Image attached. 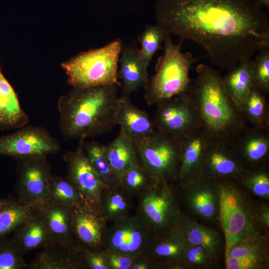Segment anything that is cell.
<instances>
[{
    "label": "cell",
    "instance_id": "16",
    "mask_svg": "<svg viewBox=\"0 0 269 269\" xmlns=\"http://www.w3.org/2000/svg\"><path fill=\"white\" fill-rule=\"evenodd\" d=\"M230 145L247 170L268 166L269 128L249 127Z\"/></svg>",
    "mask_w": 269,
    "mask_h": 269
},
{
    "label": "cell",
    "instance_id": "7",
    "mask_svg": "<svg viewBox=\"0 0 269 269\" xmlns=\"http://www.w3.org/2000/svg\"><path fill=\"white\" fill-rule=\"evenodd\" d=\"M136 214L155 236L176 228L182 214L173 183H156L138 196Z\"/></svg>",
    "mask_w": 269,
    "mask_h": 269
},
{
    "label": "cell",
    "instance_id": "46",
    "mask_svg": "<svg viewBox=\"0 0 269 269\" xmlns=\"http://www.w3.org/2000/svg\"><path fill=\"white\" fill-rule=\"evenodd\" d=\"M255 3L260 7H264L267 9H269V0H254Z\"/></svg>",
    "mask_w": 269,
    "mask_h": 269
},
{
    "label": "cell",
    "instance_id": "15",
    "mask_svg": "<svg viewBox=\"0 0 269 269\" xmlns=\"http://www.w3.org/2000/svg\"><path fill=\"white\" fill-rule=\"evenodd\" d=\"M247 170L230 145H208L202 161L201 177L215 181L236 180Z\"/></svg>",
    "mask_w": 269,
    "mask_h": 269
},
{
    "label": "cell",
    "instance_id": "30",
    "mask_svg": "<svg viewBox=\"0 0 269 269\" xmlns=\"http://www.w3.org/2000/svg\"><path fill=\"white\" fill-rule=\"evenodd\" d=\"M267 97L254 87L239 105L245 120L252 127L269 128V104Z\"/></svg>",
    "mask_w": 269,
    "mask_h": 269
},
{
    "label": "cell",
    "instance_id": "37",
    "mask_svg": "<svg viewBox=\"0 0 269 269\" xmlns=\"http://www.w3.org/2000/svg\"><path fill=\"white\" fill-rule=\"evenodd\" d=\"M248 257L268 260L267 246L260 233L249 236L233 247L225 256Z\"/></svg>",
    "mask_w": 269,
    "mask_h": 269
},
{
    "label": "cell",
    "instance_id": "26",
    "mask_svg": "<svg viewBox=\"0 0 269 269\" xmlns=\"http://www.w3.org/2000/svg\"><path fill=\"white\" fill-rule=\"evenodd\" d=\"M175 229L180 234L187 244L202 246L215 255L220 251L221 238L219 233L183 213Z\"/></svg>",
    "mask_w": 269,
    "mask_h": 269
},
{
    "label": "cell",
    "instance_id": "8",
    "mask_svg": "<svg viewBox=\"0 0 269 269\" xmlns=\"http://www.w3.org/2000/svg\"><path fill=\"white\" fill-rule=\"evenodd\" d=\"M138 162L156 183L176 182L180 163V141L156 130L135 144Z\"/></svg>",
    "mask_w": 269,
    "mask_h": 269
},
{
    "label": "cell",
    "instance_id": "17",
    "mask_svg": "<svg viewBox=\"0 0 269 269\" xmlns=\"http://www.w3.org/2000/svg\"><path fill=\"white\" fill-rule=\"evenodd\" d=\"M76 239L82 246L93 251H103L107 220L100 210L85 204L72 208Z\"/></svg>",
    "mask_w": 269,
    "mask_h": 269
},
{
    "label": "cell",
    "instance_id": "32",
    "mask_svg": "<svg viewBox=\"0 0 269 269\" xmlns=\"http://www.w3.org/2000/svg\"><path fill=\"white\" fill-rule=\"evenodd\" d=\"M37 211V209L18 200L9 199L0 211V239L12 233Z\"/></svg>",
    "mask_w": 269,
    "mask_h": 269
},
{
    "label": "cell",
    "instance_id": "5",
    "mask_svg": "<svg viewBox=\"0 0 269 269\" xmlns=\"http://www.w3.org/2000/svg\"><path fill=\"white\" fill-rule=\"evenodd\" d=\"M117 38L100 48L82 52L62 64L73 88L104 85L120 86L118 78L122 47Z\"/></svg>",
    "mask_w": 269,
    "mask_h": 269
},
{
    "label": "cell",
    "instance_id": "29",
    "mask_svg": "<svg viewBox=\"0 0 269 269\" xmlns=\"http://www.w3.org/2000/svg\"><path fill=\"white\" fill-rule=\"evenodd\" d=\"M132 198L119 185L106 186L101 195L100 207L107 221L114 222L130 215Z\"/></svg>",
    "mask_w": 269,
    "mask_h": 269
},
{
    "label": "cell",
    "instance_id": "21",
    "mask_svg": "<svg viewBox=\"0 0 269 269\" xmlns=\"http://www.w3.org/2000/svg\"><path fill=\"white\" fill-rule=\"evenodd\" d=\"M187 245L180 234L174 229L154 237L146 252L153 260L156 269H185L183 257Z\"/></svg>",
    "mask_w": 269,
    "mask_h": 269
},
{
    "label": "cell",
    "instance_id": "47",
    "mask_svg": "<svg viewBox=\"0 0 269 269\" xmlns=\"http://www.w3.org/2000/svg\"><path fill=\"white\" fill-rule=\"evenodd\" d=\"M9 199H0V211L8 201Z\"/></svg>",
    "mask_w": 269,
    "mask_h": 269
},
{
    "label": "cell",
    "instance_id": "35",
    "mask_svg": "<svg viewBox=\"0 0 269 269\" xmlns=\"http://www.w3.org/2000/svg\"><path fill=\"white\" fill-rule=\"evenodd\" d=\"M259 198L269 199V172L268 166L247 170L237 180Z\"/></svg>",
    "mask_w": 269,
    "mask_h": 269
},
{
    "label": "cell",
    "instance_id": "36",
    "mask_svg": "<svg viewBox=\"0 0 269 269\" xmlns=\"http://www.w3.org/2000/svg\"><path fill=\"white\" fill-rule=\"evenodd\" d=\"M166 35L157 24H148L138 37L141 46L139 51L147 66L154 55L161 48Z\"/></svg>",
    "mask_w": 269,
    "mask_h": 269
},
{
    "label": "cell",
    "instance_id": "10",
    "mask_svg": "<svg viewBox=\"0 0 269 269\" xmlns=\"http://www.w3.org/2000/svg\"><path fill=\"white\" fill-rule=\"evenodd\" d=\"M155 128L179 141L199 128L196 112L186 92L156 105Z\"/></svg>",
    "mask_w": 269,
    "mask_h": 269
},
{
    "label": "cell",
    "instance_id": "39",
    "mask_svg": "<svg viewBox=\"0 0 269 269\" xmlns=\"http://www.w3.org/2000/svg\"><path fill=\"white\" fill-rule=\"evenodd\" d=\"M254 87L266 96L269 94V47L259 51L253 61Z\"/></svg>",
    "mask_w": 269,
    "mask_h": 269
},
{
    "label": "cell",
    "instance_id": "44",
    "mask_svg": "<svg viewBox=\"0 0 269 269\" xmlns=\"http://www.w3.org/2000/svg\"><path fill=\"white\" fill-rule=\"evenodd\" d=\"M254 215L258 225L264 229L269 228V207L267 204H261L254 207Z\"/></svg>",
    "mask_w": 269,
    "mask_h": 269
},
{
    "label": "cell",
    "instance_id": "18",
    "mask_svg": "<svg viewBox=\"0 0 269 269\" xmlns=\"http://www.w3.org/2000/svg\"><path fill=\"white\" fill-rule=\"evenodd\" d=\"M28 269H88L81 245L64 246L53 241L42 248Z\"/></svg>",
    "mask_w": 269,
    "mask_h": 269
},
{
    "label": "cell",
    "instance_id": "45",
    "mask_svg": "<svg viewBox=\"0 0 269 269\" xmlns=\"http://www.w3.org/2000/svg\"><path fill=\"white\" fill-rule=\"evenodd\" d=\"M131 269H156L154 262L146 252L134 257Z\"/></svg>",
    "mask_w": 269,
    "mask_h": 269
},
{
    "label": "cell",
    "instance_id": "12",
    "mask_svg": "<svg viewBox=\"0 0 269 269\" xmlns=\"http://www.w3.org/2000/svg\"><path fill=\"white\" fill-rule=\"evenodd\" d=\"M154 237L136 214L129 215L107 226L104 236L105 249L135 257L147 251Z\"/></svg>",
    "mask_w": 269,
    "mask_h": 269
},
{
    "label": "cell",
    "instance_id": "4",
    "mask_svg": "<svg viewBox=\"0 0 269 269\" xmlns=\"http://www.w3.org/2000/svg\"><path fill=\"white\" fill-rule=\"evenodd\" d=\"M182 40L174 44L166 34L163 53L157 60L155 73L149 77L143 88L144 98L149 106L186 92L191 83L189 71L196 61L190 52L181 51Z\"/></svg>",
    "mask_w": 269,
    "mask_h": 269
},
{
    "label": "cell",
    "instance_id": "38",
    "mask_svg": "<svg viewBox=\"0 0 269 269\" xmlns=\"http://www.w3.org/2000/svg\"><path fill=\"white\" fill-rule=\"evenodd\" d=\"M23 253L9 235L0 239V269H28Z\"/></svg>",
    "mask_w": 269,
    "mask_h": 269
},
{
    "label": "cell",
    "instance_id": "14",
    "mask_svg": "<svg viewBox=\"0 0 269 269\" xmlns=\"http://www.w3.org/2000/svg\"><path fill=\"white\" fill-rule=\"evenodd\" d=\"M186 207L207 222L218 221L219 189L217 181L199 177L179 185Z\"/></svg>",
    "mask_w": 269,
    "mask_h": 269
},
{
    "label": "cell",
    "instance_id": "28",
    "mask_svg": "<svg viewBox=\"0 0 269 269\" xmlns=\"http://www.w3.org/2000/svg\"><path fill=\"white\" fill-rule=\"evenodd\" d=\"M223 81L227 92L239 106L254 87L253 61L247 59L241 61L223 77Z\"/></svg>",
    "mask_w": 269,
    "mask_h": 269
},
{
    "label": "cell",
    "instance_id": "19",
    "mask_svg": "<svg viewBox=\"0 0 269 269\" xmlns=\"http://www.w3.org/2000/svg\"><path fill=\"white\" fill-rule=\"evenodd\" d=\"M116 124L135 144L147 138L156 131L148 114L134 105L129 96L125 95L119 98Z\"/></svg>",
    "mask_w": 269,
    "mask_h": 269
},
{
    "label": "cell",
    "instance_id": "31",
    "mask_svg": "<svg viewBox=\"0 0 269 269\" xmlns=\"http://www.w3.org/2000/svg\"><path fill=\"white\" fill-rule=\"evenodd\" d=\"M83 147L89 162L108 187L119 185V181L106 153L105 145L94 140L83 141Z\"/></svg>",
    "mask_w": 269,
    "mask_h": 269
},
{
    "label": "cell",
    "instance_id": "33",
    "mask_svg": "<svg viewBox=\"0 0 269 269\" xmlns=\"http://www.w3.org/2000/svg\"><path fill=\"white\" fill-rule=\"evenodd\" d=\"M69 207L84 204L77 188L66 178L51 174L49 184V202Z\"/></svg>",
    "mask_w": 269,
    "mask_h": 269
},
{
    "label": "cell",
    "instance_id": "2",
    "mask_svg": "<svg viewBox=\"0 0 269 269\" xmlns=\"http://www.w3.org/2000/svg\"><path fill=\"white\" fill-rule=\"evenodd\" d=\"M186 91L209 144L231 145L249 127L239 106L227 92L221 74L200 64Z\"/></svg>",
    "mask_w": 269,
    "mask_h": 269
},
{
    "label": "cell",
    "instance_id": "27",
    "mask_svg": "<svg viewBox=\"0 0 269 269\" xmlns=\"http://www.w3.org/2000/svg\"><path fill=\"white\" fill-rule=\"evenodd\" d=\"M105 150L119 182L123 174L138 161L135 144L121 130L113 141L105 145Z\"/></svg>",
    "mask_w": 269,
    "mask_h": 269
},
{
    "label": "cell",
    "instance_id": "43",
    "mask_svg": "<svg viewBox=\"0 0 269 269\" xmlns=\"http://www.w3.org/2000/svg\"><path fill=\"white\" fill-rule=\"evenodd\" d=\"M82 247L88 269H109L103 251H93Z\"/></svg>",
    "mask_w": 269,
    "mask_h": 269
},
{
    "label": "cell",
    "instance_id": "25",
    "mask_svg": "<svg viewBox=\"0 0 269 269\" xmlns=\"http://www.w3.org/2000/svg\"><path fill=\"white\" fill-rule=\"evenodd\" d=\"M29 121L15 92L0 70V129L16 130L27 125Z\"/></svg>",
    "mask_w": 269,
    "mask_h": 269
},
{
    "label": "cell",
    "instance_id": "23",
    "mask_svg": "<svg viewBox=\"0 0 269 269\" xmlns=\"http://www.w3.org/2000/svg\"><path fill=\"white\" fill-rule=\"evenodd\" d=\"M38 210L45 221L52 241L64 246L80 245L75 235L72 208L48 202Z\"/></svg>",
    "mask_w": 269,
    "mask_h": 269
},
{
    "label": "cell",
    "instance_id": "24",
    "mask_svg": "<svg viewBox=\"0 0 269 269\" xmlns=\"http://www.w3.org/2000/svg\"><path fill=\"white\" fill-rule=\"evenodd\" d=\"M11 237L23 254L42 248L52 242L45 221L38 210L12 232Z\"/></svg>",
    "mask_w": 269,
    "mask_h": 269
},
{
    "label": "cell",
    "instance_id": "41",
    "mask_svg": "<svg viewBox=\"0 0 269 269\" xmlns=\"http://www.w3.org/2000/svg\"><path fill=\"white\" fill-rule=\"evenodd\" d=\"M267 260L248 258L225 257L227 269H261L267 267Z\"/></svg>",
    "mask_w": 269,
    "mask_h": 269
},
{
    "label": "cell",
    "instance_id": "11",
    "mask_svg": "<svg viewBox=\"0 0 269 269\" xmlns=\"http://www.w3.org/2000/svg\"><path fill=\"white\" fill-rule=\"evenodd\" d=\"M61 149L59 141L43 127L26 125L11 134L0 136V155L17 159L55 154Z\"/></svg>",
    "mask_w": 269,
    "mask_h": 269
},
{
    "label": "cell",
    "instance_id": "13",
    "mask_svg": "<svg viewBox=\"0 0 269 269\" xmlns=\"http://www.w3.org/2000/svg\"><path fill=\"white\" fill-rule=\"evenodd\" d=\"M84 140H79L76 150L63 155L67 170L66 177L77 188L85 204L101 211L100 197L106 186L85 154Z\"/></svg>",
    "mask_w": 269,
    "mask_h": 269
},
{
    "label": "cell",
    "instance_id": "9",
    "mask_svg": "<svg viewBox=\"0 0 269 269\" xmlns=\"http://www.w3.org/2000/svg\"><path fill=\"white\" fill-rule=\"evenodd\" d=\"M17 160V200L38 210L49 202L52 173L47 156L32 155Z\"/></svg>",
    "mask_w": 269,
    "mask_h": 269
},
{
    "label": "cell",
    "instance_id": "20",
    "mask_svg": "<svg viewBox=\"0 0 269 269\" xmlns=\"http://www.w3.org/2000/svg\"><path fill=\"white\" fill-rule=\"evenodd\" d=\"M148 67L135 44L122 45L118 78L123 95L129 96L133 92L144 87L149 77Z\"/></svg>",
    "mask_w": 269,
    "mask_h": 269
},
{
    "label": "cell",
    "instance_id": "1",
    "mask_svg": "<svg viewBox=\"0 0 269 269\" xmlns=\"http://www.w3.org/2000/svg\"><path fill=\"white\" fill-rule=\"evenodd\" d=\"M156 24L191 40L228 71L269 47V18L254 0H156Z\"/></svg>",
    "mask_w": 269,
    "mask_h": 269
},
{
    "label": "cell",
    "instance_id": "22",
    "mask_svg": "<svg viewBox=\"0 0 269 269\" xmlns=\"http://www.w3.org/2000/svg\"><path fill=\"white\" fill-rule=\"evenodd\" d=\"M180 163L176 182L179 185L201 177L202 161L209 142L200 129L181 141Z\"/></svg>",
    "mask_w": 269,
    "mask_h": 269
},
{
    "label": "cell",
    "instance_id": "40",
    "mask_svg": "<svg viewBox=\"0 0 269 269\" xmlns=\"http://www.w3.org/2000/svg\"><path fill=\"white\" fill-rule=\"evenodd\" d=\"M215 256L205 247L187 244L183 257L185 269L208 268L214 263Z\"/></svg>",
    "mask_w": 269,
    "mask_h": 269
},
{
    "label": "cell",
    "instance_id": "42",
    "mask_svg": "<svg viewBox=\"0 0 269 269\" xmlns=\"http://www.w3.org/2000/svg\"><path fill=\"white\" fill-rule=\"evenodd\" d=\"M103 251L109 269H131L134 257L108 249Z\"/></svg>",
    "mask_w": 269,
    "mask_h": 269
},
{
    "label": "cell",
    "instance_id": "34",
    "mask_svg": "<svg viewBox=\"0 0 269 269\" xmlns=\"http://www.w3.org/2000/svg\"><path fill=\"white\" fill-rule=\"evenodd\" d=\"M156 182L137 161L122 176L119 185L130 196L137 197Z\"/></svg>",
    "mask_w": 269,
    "mask_h": 269
},
{
    "label": "cell",
    "instance_id": "3",
    "mask_svg": "<svg viewBox=\"0 0 269 269\" xmlns=\"http://www.w3.org/2000/svg\"><path fill=\"white\" fill-rule=\"evenodd\" d=\"M118 85L73 88L58 101L59 126L66 139L103 135L117 125Z\"/></svg>",
    "mask_w": 269,
    "mask_h": 269
},
{
    "label": "cell",
    "instance_id": "6",
    "mask_svg": "<svg viewBox=\"0 0 269 269\" xmlns=\"http://www.w3.org/2000/svg\"><path fill=\"white\" fill-rule=\"evenodd\" d=\"M235 180L217 181L219 189L218 221L225 240V256L249 236L260 233L254 207L235 183Z\"/></svg>",
    "mask_w": 269,
    "mask_h": 269
}]
</instances>
